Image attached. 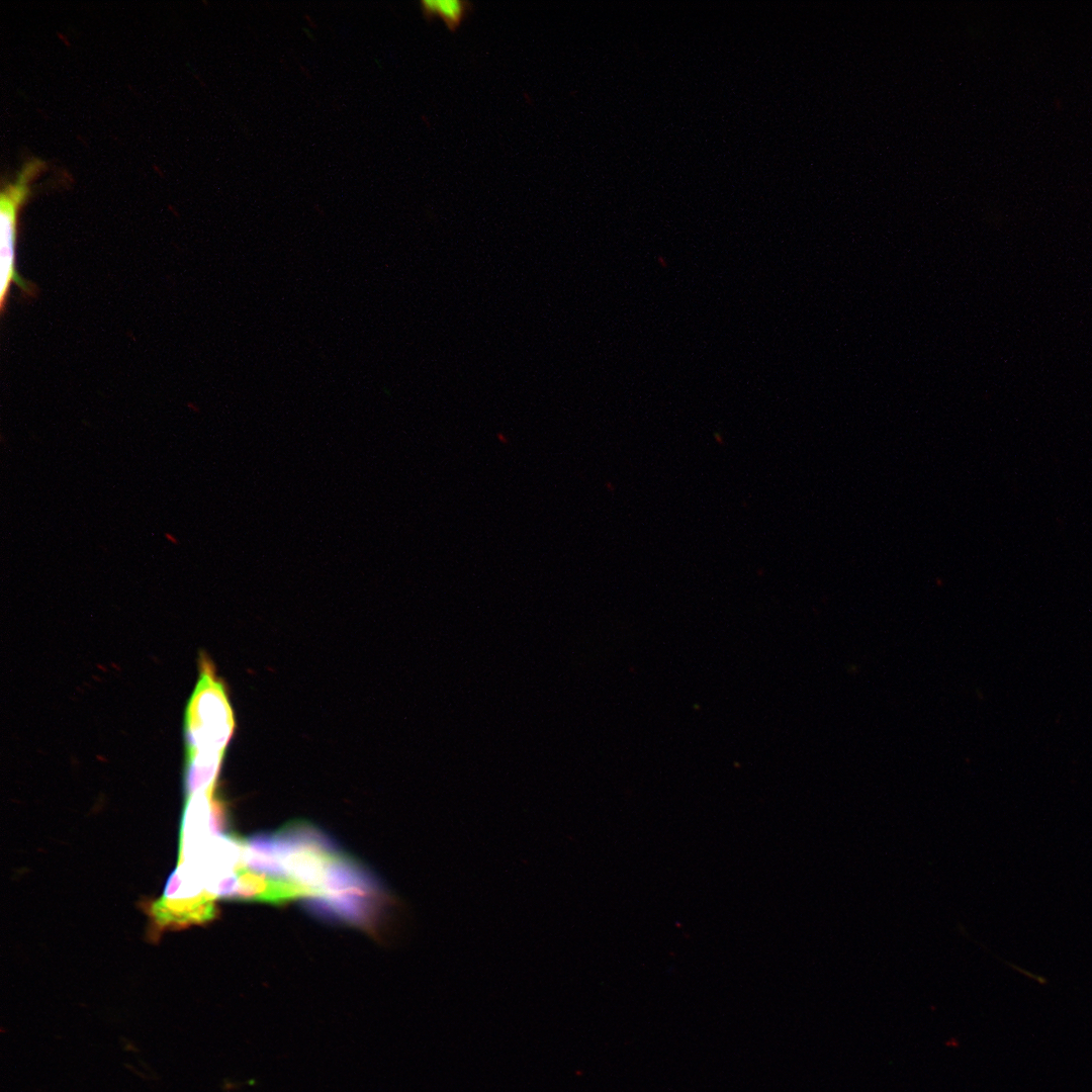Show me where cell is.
<instances>
[{"mask_svg":"<svg viewBox=\"0 0 1092 1092\" xmlns=\"http://www.w3.org/2000/svg\"><path fill=\"white\" fill-rule=\"evenodd\" d=\"M420 7L428 21L439 16L451 32L474 10V4L467 0H424L420 2Z\"/></svg>","mask_w":1092,"mask_h":1092,"instance_id":"6","label":"cell"},{"mask_svg":"<svg viewBox=\"0 0 1092 1092\" xmlns=\"http://www.w3.org/2000/svg\"><path fill=\"white\" fill-rule=\"evenodd\" d=\"M223 899L281 904L297 898H311L307 887L294 881L256 872L238 864L234 873L218 881L210 890Z\"/></svg>","mask_w":1092,"mask_h":1092,"instance_id":"5","label":"cell"},{"mask_svg":"<svg viewBox=\"0 0 1092 1092\" xmlns=\"http://www.w3.org/2000/svg\"><path fill=\"white\" fill-rule=\"evenodd\" d=\"M235 727L226 688L209 659L202 656L199 679L186 709L187 757L223 758Z\"/></svg>","mask_w":1092,"mask_h":1092,"instance_id":"1","label":"cell"},{"mask_svg":"<svg viewBox=\"0 0 1092 1092\" xmlns=\"http://www.w3.org/2000/svg\"><path fill=\"white\" fill-rule=\"evenodd\" d=\"M165 537H166V539H167V540H168L169 542H171L172 544H174V545H177V544H179V540H178L177 538H175V537L173 536V534H171V533H166V534H165Z\"/></svg>","mask_w":1092,"mask_h":1092,"instance_id":"7","label":"cell"},{"mask_svg":"<svg viewBox=\"0 0 1092 1092\" xmlns=\"http://www.w3.org/2000/svg\"><path fill=\"white\" fill-rule=\"evenodd\" d=\"M42 162L32 160L24 164L17 179L7 184L0 195V306L5 307L6 297L12 283L24 293L31 294V287L15 269L16 221L18 209L28 194L30 179L41 168Z\"/></svg>","mask_w":1092,"mask_h":1092,"instance_id":"4","label":"cell"},{"mask_svg":"<svg viewBox=\"0 0 1092 1092\" xmlns=\"http://www.w3.org/2000/svg\"><path fill=\"white\" fill-rule=\"evenodd\" d=\"M215 898L202 888L201 879L193 871L178 863L167 881L163 896L146 908L154 931L162 932L211 920L216 913Z\"/></svg>","mask_w":1092,"mask_h":1092,"instance_id":"3","label":"cell"},{"mask_svg":"<svg viewBox=\"0 0 1092 1092\" xmlns=\"http://www.w3.org/2000/svg\"><path fill=\"white\" fill-rule=\"evenodd\" d=\"M381 898L372 876L342 853L329 868L317 896L309 900L318 914L366 925L377 914Z\"/></svg>","mask_w":1092,"mask_h":1092,"instance_id":"2","label":"cell"}]
</instances>
